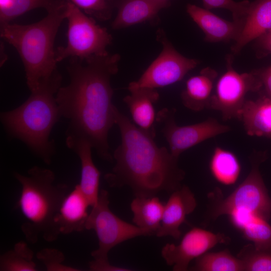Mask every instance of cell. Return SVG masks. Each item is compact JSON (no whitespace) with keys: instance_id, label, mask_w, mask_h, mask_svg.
<instances>
[{"instance_id":"obj_1","label":"cell","mask_w":271,"mask_h":271,"mask_svg":"<svg viewBox=\"0 0 271 271\" xmlns=\"http://www.w3.org/2000/svg\"><path fill=\"white\" fill-rule=\"evenodd\" d=\"M119 55L108 53L85 59L70 58L69 84L61 86L56 100L61 116L69 121L66 134L88 141L98 156L108 162V132L115 124L110 79L118 70Z\"/></svg>"},{"instance_id":"obj_2","label":"cell","mask_w":271,"mask_h":271,"mask_svg":"<svg viewBox=\"0 0 271 271\" xmlns=\"http://www.w3.org/2000/svg\"><path fill=\"white\" fill-rule=\"evenodd\" d=\"M121 143L113 152L115 164L104 179L111 187L127 186L136 197H151L181 188L185 173L178 159L154 138L138 127L125 114L114 108Z\"/></svg>"},{"instance_id":"obj_3","label":"cell","mask_w":271,"mask_h":271,"mask_svg":"<svg viewBox=\"0 0 271 271\" xmlns=\"http://www.w3.org/2000/svg\"><path fill=\"white\" fill-rule=\"evenodd\" d=\"M67 5V0H57L47 11V16L34 23L0 25L1 38L14 47L21 57L31 92L57 71L54 42L66 19Z\"/></svg>"},{"instance_id":"obj_4","label":"cell","mask_w":271,"mask_h":271,"mask_svg":"<svg viewBox=\"0 0 271 271\" xmlns=\"http://www.w3.org/2000/svg\"><path fill=\"white\" fill-rule=\"evenodd\" d=\"M61 82L62 76L57 70L32 91L20 106L1 114L2 122L10 135L25 143L47 164L51 163L55 151L50 134L61 116L56 100Z\"/></svg>"},{"instance_id":"obj_5","label":"cell","mask_w":271,"mask_h":271,"mask_svg":"<svg viewBox=\"0 0 271 271\" xmlns=\"http://www.w3.org/2000/svg\"><path fill=\"white\" fill-rule=\"evenodd\" d=\"M21 191L16 206L25 218L21 226L27 240L36 243L40 237L48 242L60 235L56 218L61 205L69 192L67 185L55 183L50 169L34 166L27 176L14 173Z\"/></svg>"},{"instance_id":"obj_6","label":"cell","mask_w":271,"mask_h":271,"mask_svg":"<svg viewBox=\"0 0 271 271\" xmlns=\"http://www.w3.org/2000/svg\"><path fill=\"white\" fill-rule=\"evenodd\" d=\"M109 204L108 192L101 189L86 222L85 229L93 230L98 240V248L91 253L93 260L90 262L89 268L95 271L130 270L111 265L108 259L109 251L124 241L154 233L121 219L110 210Z\"/></svg>"},{"instance_id":"obj_7","label":"cell","mask_w":271,"mask_h":271,"mask_svg":"<svg viewBox=\"0 0 271 271\" xmlns=\"http://www.w3.org/2000/svg\"><path fill=\"white\" fill-rule=\"evenodd\" d=\"M261 153L253 155L250 159L251 170L244 181L227 197L223 199L213 193L209 205L208 216L213 220L234 210L250 211L268 221L271 216V199L259 170V165L265 160Z\"/></svg>"},{"instance_id":"obj_8","label":"cell","mask_w":271,"mask_h":271,"mask_svg":"<svg viewBox=\"0 0 271 271\" xmlns=\"http://www.w3.org/2000/svg\"><path fill=\"white\" fill-rule=\"evenodd\" d=\"M66 19L67 41L65 46L59 47L55 50L57 63L66 58L85 59L108 53L107 48L112 40L110 34L68 0Z\"/></svg>"},{"instance_id":"obj_9","label":"cell","mask_w":271,"mask_h":271,"mask_svg":"<svg viewBox=\"0 0 271 271\" xmlns=\"http://www.w3.org/2000/svg\"><path fill=\"white\" fill-rule=\"evenodd\" d=\"M232 58H226V70L216 82L209 107L220 111L224 120L238 119L247 94L262 87L258 71L239 73L232 66Z\"/></svg>"},{"instance_id":"obj_10","label":"cell","mask_w":271,"mask_h":271,"mask_svg":"<svg viewBox=\"0 0 271 271\" xmlns=\"http://www.w3.org/2000/svg\"><path fill=\"white\" fill-rule=\"evenodd\" d=\"M174 108H164L156 115V122L161 124V132L168 142L170 151L175 157L187 150L218 135L227 132L230 127L213 118L193 124H177Z\"/></svg>"},{"instance_id":"obj_11","label":"cell","mask_w":271,"mask_h":271,"mask_svg":"<svg viewBox=\"0 0 271 271\" xmlns=\"http://www.w3.org/2000/svg\"><path fill=\"white\" fill-rule=\"evenodd\" d=\"M157 40L162 50L135 83L142 87L156 89L165 87L183 79L200 62L179 53L167 38L163 30L157 32Z\"/></svg>"},{"instance_id":"obj_12","label":"cell","mask_w":271,"mask_h":271,"mask_svg":"<svg viewBox=\"0 0 271 271\" xmlns=\"http://www.w3.org/2000/svg\"><path fill=\"white\" fill-rule=\"evenodd\" d=\"M229 238L223 233H215L201 228L194 227L188 231L178 245L167 243L161 254L173 270L185 271L189 263L220 243H227Z\"/></svg>"},{"instance_id":"obj_13","label":"cell","mask_w":271,"mask_h":271,"mask_svg":"<svg viewBox=\"0 0 271 271\" xmlns=\"http://www.w3.org/2000/svg\"><path fill=\"white\" fill-rule=\"evenodd\" d=\"M197 205L194 194L186 186H182L173 192L166 204L159 228L156 232L158 237L170 236L178 239L181 235L180 227L186 221Z\"/></svg>"},{"instance_id":"obj_14","label":"cell","mask_w":271,"mask_h":271,"mask_svg":"<svg viewBox=\"0 0 271 271\" xmlns=\"http://www.w3.org/2000/svg\"><path fill=\"white\" fill-rule=\"evenodd\" d=\"M129 94L123 101L127 105L136 125L153 137H156V115L154 104L159 99L156 89L137 85L134 81L128 86Z\"/></svg>"},{"instance_id":"obj_15","label":"cell","mask_w":271,"mask_h":271,"mask_svg":"<svg viewBox=\"0 0 271 271\" xmlns=\"http://www.w3.org/2000/svg\"><path fill=\"white\" fill-rule=\"evenodd\" d=\"M187 12L205 34L209 42L235 41L239 37L243 24L225 20L205 8L189 4Z\"/></svg>"},{"instance_id":"obj_16","label":"cell","mask_w":271,"mask_h":271,"mask_svg":"<svg viewBox=\"0 0 271 271\" xmlns=\"http://www.w3.org/2000/svg\"><path fill=\"white\" fill-rule=\"evenodd\" d=\"M117 15L111 23L114 30L152 21L163 9L171 5L169 0H112Z\"/></svg>"},{"instance_id":"obj_17","label":"cell","mask_w":271,"mask_h":271,"mask_svg":"<svg viewBox=\"0 0 271 271\" xmlns=\"http://www.w3.org/2000/svg\"><path fill=\"white\" fill-rule=\"evenodd\" d=\"M66 143L67 146L73 150L80 159L81 179L79 185L92 207L97 202L100 176V173L92 160L91 150L93 148L85 139L73 135H67Z\"/></svg>"},{"instance_id":"obj_18","label":"cell","mask_w":271,"mask_h":271,"mask_svg":"<svg viewBox=\"0 0 271 271\" xmlns=\"http://www.w3.org/2000/svg\"><path fill=\"white\" fill-rule=\"evenodd\" d=\"M90 204L79 184L69 191L64 199L57 217L56 224L60 234L80 232L85 229Z\"/></svg>"},{"instance_id":"obj_19","label":"cell","mask_w":271,"mask_h":271,"mask_svg":"<svg viewBox=\"0 0 271 271\" xmlns=\"http://www.w3.org/2000/svg\"><path fill=\"white\" fill-rule=\"evenodd\" d=\"M270 30L271 0L250 2L242 30L231 47L232 52L238 53L248 43Z\"/></svg>"},{"instance_id":"obj_20","label":"cell","mask_w":271,"mask_h":271,"mask_svg":"<svg viewBox=\"0 0 271 271\" xmlns=\"http://www.w3.org/2000/svg\"><path fill=\"white\" fill-rule=\"evenodd\" d=\"M217 76L215 70L207 67L189 78L180 95L183 104L194 111L209 108Z\"/></svg>"},{"instance_id":"obj_21","label":"cell","mask_w":271,"mask_h":271,"mask_svg":"<svg viewBox=\"0 0 271 271\" xmlns=\"http://www.w3.org/2000/svg\"><path fill=\"white\" fill-rule=\"evenodd\" d=\"M238 119L248 136L271 138V99L264 96L246 100Z\"/></svg>"},{"instance_id":"obj_22","label":"cell","mask_w":271,"mask_h":271,"mask_svg":"<svg viewBox=\"0 0 271 271\" xmlns=\"http://www.w3.org/2000/svg\"><path fill=\"white\" fill-rule=\"evenodd\" d=\"M164 205L156 196L136 197L130 204L133 222L156 234L162 219Z\"/></svg>"},{"instance_id":"obj_23","label":"cell","mask_w":271,"mask_h":271,"mask_svg":"<svg viewBox=\"0 0 271 271\" xmlns=\"http://www.w3.org/2000/svg\"><path fill=\"white\" fill-rule=\"evenodd\" d=\"M209 169L217 182L229 186L234 184L237 181L241 172V165L234 153L216 147L210 160Z\"/></svg>"},{"instance_id":"obj_24","label":"cell","mask_w":271,"mask_h":271,"mask_svg":"<svg viewBox=\"0 0 271 271\" xmlns=\"http://www.w3.org/2000/svg\"><path fill=\"white\" fill-rule=\"evenodd\" d=\"M190 270L196 271H242V260L232 255L228 249L206 252L196 258Z\"/></svg>"},{"instance_id":"obj_25","label":"cell","mask_w":271,"mask_h":271,"mask_svg":"<svg viewBox=\"0 0 271 271\" xmlns=\"http://www.w3.org/2000/svg\"><path fill=\"white\" fill-rule=\"evenodd\" d=\"M34 253L24 241L15 244L14 248L0 257L1 271H36V264L33 260Z\"/></svg>"},{"instance_id":"obj_26","label":"cell","mask_w":271,"mask_h":271,"mask_svg":"<svg viewBox=\"0 0 271 271\" xmlns=\"http://www.w3.org/2000/svg\"><path fill=\"white\" fill-rule=\"evenodd\" d=\"M241 232L244 238L253 243L256 249L271 251V225L268 221L255 215Z\"/></svg>"},{"instance_id":"obj_27","label":"cell","mask_w":271,"mask_h":271,"mask_svg":"<svg viewBox=\"0 0 271 271\" xmlns=\"http://www.w3.org/2000/svg\"><path fill=\"white\" fill-rule=\"evenodd\" d=\"M57 0H11L9 6L0 11V25L11 21L31 10L42 8L48 11Z\"/></svg>"},{"instance_id":"obj_28","label":"cell","mask_w":271,"mask_h":271,"mask_svg":"<svg viewBox=\"0 0 271 271\" xmlns=\"http://www.w3.org/2000/svg\"><path fill=\"white\" fill-rule=\"evenodd\" d=\"M245 271H271V251L256 249L253 245L244 247L238 254Z\"/></svg>"},{"instance_id":"obj_29","label":"cell","mask_w":271,"mask_h":271,"mask_svg":"<svg viewBox=\"0 0 271 271\" xmlns=\"http://www.w3.org/2000/svg\"><path fill=\"white\" fill-rule=\"evenodd\" d=\"M86 15L101 21L111 17L114 8L112 0H68Z\"/></svg>"},{"instance_id":"obj_30","label":"cell","mask_w":271,"mask_h":271,"mask_svg":"<svg viewBox=\"0 0 271 271\" xmlns=\"http://www.w3.org/2000/svg\"><path fill=\"white\" fill-rule=\"evenodd\" d=\"M202 2L204 8L208 10L221 8L229 11L233 21L243 24L250 4L248 0L237 2L233 0H202Z\"/></svg>"},{"instance_id":"obj_31","label":"cell","mask_w":271,"mask_h":271,"mask_svg":"<svg viewBox=\"0 0 271 271\" xmlns=\"http://www.w3.org/2000/svg\"><path fill=\"white\" fill-rule=\"evenodd\" d=\"M37 257L45 265L49 271H76L78 268L66 266L62 263L65 259L63 253L58 249L46 248L37 254Z\"/></svg>"},{"instance_id":"obj_32","label":"cell","mask_w":271,"mask_h":271,"mask_svg":"<svg viewBox=\"0 0 271 271\" xmlns=\"http://www.w3.org/2000/svg\"><path fill=\"white\" fill-rule=\"evenodd\" d=\"M257 46L263 54L271 53V30L264 33L257 39Z\"/></svg>"},{"instance_id":"obj_33","label":"cell","mask_w":271,"mask_h":271,"mask_svg":"<svg viewBox=\"0 0 271 271\" xmlns=\"http://www.w3.org/2000/svg\"><path fill=\"white\" fill-rule=\"evenodd\" d=\"M259 76L264 86L267 97L271 99V66L263 71H259Z\"/></svg>"}]
</instances>
